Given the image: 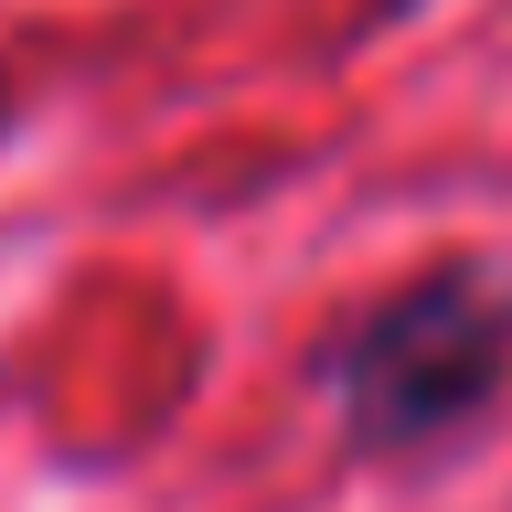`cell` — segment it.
<instances>
[{
  "label": "cell",
  "mask_w": 512,
  "mask_h": 512,
  "mask_svg": "<svg viewBox=\"0 0 512 512\" xmlns=\"http://www.w3.org/2000/svg\"><path fill=\"white\" fill-rule=\"evenodd\" d=\"M310 395L352 459H438L480 438L512 395V256H427L416 278L374 288L310 352Z\"/></svg>",
  "instance_id": "1"
},
{
  "label": "cell",
  "mask_w": 512,
  "mask_h": 512,
  "mask_svg": "<svg viewBox=\"0 0 512 512\" xmlns=\"http://www.w3.org/2000/svg\"><path fill=\"white\" fill-rule=\"evenodd\" d=\"M22 139V86H11V64H0V150Z\"/></svg>",
  "instance_id": "2"
}]
</instances>
